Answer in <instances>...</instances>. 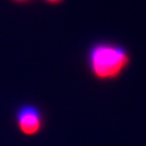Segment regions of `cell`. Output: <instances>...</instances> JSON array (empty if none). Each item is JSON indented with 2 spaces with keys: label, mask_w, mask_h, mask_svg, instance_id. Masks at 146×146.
I'll return each mask as SVG.
<instances>
[{
  "label": "cell",
  "mask_w": 146,
  "mask_h": 146,
  "mask_svg": "<svg viewBox=\"0 0 146 146\" xmlns=\"http://www.w3.org/2000/svg\"><path fill=\"white\" fill-rule=\"evenodd\" d=\"M129 63L123 48L113 44H98L90 52V65L93 74L101 79L116 78Z\"/></svg>",
  "instance_id": "obj_1"
},
{
  "label": "cell",
  "mask_w": 146,
  "mask_h": 146,
  "mask_svg": "<svg viewBox=\"0 0 146 146\" xmlns=\"http://www.w3.org/2000/svg\"><path fill=\"white\" fill-rule=\"evenodd\" d=\"M17 125L26 135H34L39 132L42 125L40 111L34 106H24L17 113Z\"/></svg>",
  "instance_id": "obj_2"
},
{
  "label": "cell",
  "mask_w": 146,
  "mask_h": 146,
  "mask_svg": "<svg viewBox=\"0 0 146 146\" xmlns=\"http://www.w3.org/2000/svg\"><path fill=\"white\" fill-rule=\"evenodd\" d=\"M48 2H50V3H60L62 0H47Z\"/></svg>",
  "instance_id": "obj_3"
},
{
  "label": "cell",
  "mask_w": 146,
  "mask_h": 146,
  "mask_svg": "<svg viewBox=\"0 0 146 146\" xmlns=\"http://www.w3.org/2000/svg\"><path fill=\"white\" fill-rule=\"evenodd\" d=\"M14 1H16V2H26L28 0H14Z\"/></svg>",
  "instance_id": "obj_4"
}]
</instances>
